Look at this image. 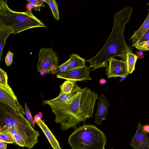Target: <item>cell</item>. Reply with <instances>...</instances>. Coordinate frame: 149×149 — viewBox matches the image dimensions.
I'll list each match as a JSON object with an SVG mask.
<instances>
[{"mask_svg": "<svg viewBox=\"0 0 149 149\" xmlns=\"http://www.w3.org/2000/svg\"><path fill=\"white\" fill-rule=\"evenodd\" d=\"M98 96L97 93L85 87L68 102L48 105L55 115V122L61 124L62 130L66 131L76 128L79 123L92 117Z\"/></svg>", "mask_w": 149, "mask_h": 149, "instance_id": "obj_1", "label": "cell"}, {"mask_svg": "<svg viewBox=\"0 0 149 149\" xmlns=\"http://www.w3.org/2000/svg\"><path fill=\"white\" fill-rule=\"evenodd\" d=\"M133 10L130 7H125L116 13L113 17L114 23L112 31L105 44L95 56L86 61L90 63L91 70L107 67L111 58L116 56L125 61L130 47L125 39L124 31L126 24L130 20Z\"/></svg>", "mask_w": 149, "mask_h": 149, "instance_id": "obj_2", "label": "cell"}, {"mask_svg": "<svg viewBox=\"0 0 149 149\" xmlns=\"http://www.w3.org/2000/svg\"><path fill=\"white\" fill-rule=\"evenodd\" d=\"M15 127L24 138L26 147L32 148L38 142L39 132L34 129L24 116L16 113L4 103L0 101V132Z\"/></svg>", "mask_w": 149, "mask_h": 149, "instance_id": "obj_3", "label": "cell"}, {"mask_svg": "<svg viewBox=\"0 0 149 149\" xmlns=\"http://www.w3.org/2000/svg\"><path fill=\"white\" fill-rule=\"evenodd\" d=\"M107 139L95 125H84L76 128L69 136L72 149H105Z\"/></svg>", "mask_w": 149, "mask_h": 149, "instance_id": "obj_4", "label": "cell"}, {"mask_svg": "<svg viewBox=\"0 0 149 149\" xmlns=\"http://www.w3.org/2000/svg\"><path fill=\"white\" fill-rule=\"evenodd\" d=\"M7 0L0 1V21L6 24H12L15 35L27 29L46 26L37 18L30 10L24 12H17L8 6Z\"/></svg>", "mask_w": 149, "mask_h": 149, "instance_id": "obj_5", "label": "cell"}, {"mask_svg": "<svg viewBox=\"0 0 149 149\" xmlns=\"http://www.w3.org/2000/svg\"><path fill=\"white\" fill-rule=\"evenodd\" d=\"M59 66L57 54L52 48L43 47L40 49L37 68L41 75L55 74Z\"/></svg>", "mask_w": 149, "mask_h": 149, "instance_id": "obj_6", "label": "cell"}, {"mask_svg": "<svg viewBox=\"0 0 149 149\" xmlns=\"http://www.w3.org/2000/svg\"><path fill=\"white\" fill-rule=\"evenodd\" d=\"M0 101L5 104L17 113L23 116L25 114V110L8 84L4 86H0Z\"/></svg>", "mask_w": 149, "mask_h": 149, "instance_id": "obj_7", "label": "cell"}, {"mask_svg": "<svg viewBox=\"0 0 149 149\" xmlns=\"http://www.w3.org/2000/svg\"><path fill=\"white\" fill-rule=\"evenodd\" d=\"M108 62L106 69V74L108 78L120 77L122 75L127 76L129 74L125 61L113 58L110 59Z\"/></svg>", "mask_w": 149, "mask_h": 149, "instance_id": "obj_8", "label": "cell"}, {"mask_svg": "<svg viewBox=\"0 0 149 149\" xmlns=\"http://www.w3.org/2000/svg\"><path fill=\"white\" fill-rule=\"evenodd\" d=\"M89 68L85 65L83 67L67 71L56 75L59 78L76 81L92 80V79L89 76Z\"/></svg>", "mask_w": 149, "mask_h": 149, "instance_id": "obj_9", "label": "cell"}, {"mask_svg": "<svg viewBox=\"0 0 149 149\" xmlns=\"http://www.w3.org/2000/svg\"><path fill=\"white\" fill-rule=\"evenodd\" d=\"M130 145L133 149H149V138L140 122Z\"/></svg>", "mask_w": 149, "mask_h": 149, "instance_id": "obj_10", "label": "cell"}, {"mask_svg": "<svg viewBox=\"0 0 149 149\" xmlns=\"http://www.w3.org/2000/svg\"><path fill=\"white\" fill-rule=\"evenodd\" d=\"M97 106L94 115V122L98 125H100L102 121L106 119L108 114L109 108L110 105L107 100V96L102 93L98 97Z\"/></svg>", "mask_w": 149, "mask_h": 149, "instance_id": "obj_11", "label": "cell"}, {"mask_svg": "<svg viewBox=\"0 0 149 149\" xmlns=\"http://www.w3.org/2000/svg\"><path fill=\"white\" fill-rule=\"evenodd\" d=\"M81 89L76 84L71 93L65 94L60 91L59 95L57 97L52 100H43L42 104L44 105L68 102L74 97L79 92Z\"/></svg>", "mask_w": 149, "mask_h": 149, "instance_id": "obj_12", "label": "cell"}, {"mask_svg": "<svg viewBox=\"0 0 149 149\" xmlns=\"http://www.w3.org/2000/svg\"><path fill=\"white\" fill-rule=\"evenodd\" d=\"M148 13L147 17L140 27L134 31L129 39L132 42V46L134 47L140 40L144 35L149 29V2Z\"/></svg>", "mask_w": 149, "mask_h": 149, "instance_id": "obj_13", "label": "cell"}, {"mask_svg": "<svg viewBox=\"0 0 149 149\" xmlns=\"http://www.w3.org/2000/svg\"><path fill=\"white\" fill-rule=\"evenodd\" d=\"M36 124L43 131L54 149H62L58 142L43 120L40 119Z\"/></svg>", "mask_w": 149, "mask_h": 149, "instance_id": "obj_14", "label": "cell"}, {"mask_svg": "<svg viewBox=\"0 0 149 149\" xmlns=\"http://www.w3.org/2000/svg\"><path fill=\"white\" fill-rule=\"evenodd\" d=\"M15 30L13 25L4 23L0 21V60L7 38L11 33L13 34Z\"/></svg>", "mask_w": 149, "mask_h": 149, "instance_id": "obj_15", "label": "cell"}, {"mask_svg": "<svg viewBox=\"0 0 149 149\" xmlns=\"http://www.w3.org/2000/svg\"><path fill=\"white\" fill-rule=\"evenodd\" d=\"M69 59L70 62L67 71L81 68L85 66V60L77 54H72Z\"/></svg>", "mask_w": 149, "mask_h": 149, "instance_id": "obj_16", "label": "cell"}, {"mask_svg": "<svg viewBox=\"0 0 149 149\" xmlns=\"http://www.w3.org/2000/svg\"><path fill=\"white\" fill-rule=\"evenodd\" d=\"M137 59V55L133 53L130 49L128 50L125 61L129 74L132 73L135 69V65Z\"/></svg>", "mask_w": 149, "mask_h": 149, "instance_id": "obj_17", "label": "cell"}, {"mask_svg": "<svg viewBox=\"0 0 149 149\" xmlns=\"http://www.w3.org/2000/svg\"><path fill=\"white\" fill-rule=\"evenodd\" d=\"M44 2L47 3L51 8L54 18L59 20L60 19L58 6L55 0H43Z\"/></svg>", "mask_w": 149, "mask_h": 149, "instance_id": "obj_18", "label": "cell"}, {"mask_svg": "<svg viewBox=\"0 0 149 149\" xmlns=\"http://www.w3.org/2000/svg\"><path fill=\"white\" fill-rule=\"evenodd\" d=\"M76 81L66 80L60 86V91L65 94L71 93L76 84Z\"/></svg>", "mask_w": 149, "mask_h": 149, "instance_id": "obj_19", "label": "cell"}, {"mask_svg": "<svg viewBox=\"0 0 149 149\" xmlns=\"http://www.w3.org/2000/svg\"><path fill=\"white\" fill-rule=\"evenodd\" d=\"M0 141L6 143H15L14 138L11 135L9 129L0 132Z\"/></svg>", "mask_w": 149, "mask_h": 149, "instance_id": "obj_20", "label": "cell"}, {"mask_svg": "<svg viewBox=\"0 0 149 149\" xmlns=\"http://www.w3.org/2000/svg\"><path fill=\"white\" fill-rule=\"evenodd\" d=\"M26 1L33 5L35 11L40 12L41 7H45L43 0H27Z\"/></svg>", "mask_w": 149, "mask_h": 149, "instance_id": "obj_21", "label": "cell"}, {"mask_svg": "<svg viewBox=\"0 0 149 149\" xmlns=\"http://www.w3.org/2000/svg\"><path fill=\"white\" fill-rule=\"evenodd\" d=\"M14 139L16 145L22 147H26L25 140L20 133L18 132L15 135Z\"/></svg>", "mask_w": 149, "mask_h": 149, "instance_id": "obj_22", "label": "cell"}, {"mask_svg": "<svg viewBox=\"0 0 149 149\" xmlns=\"http://www.w3.org/2000/svg\"><path fill=\"white\" fill-rule=\"evenodd\" d=\"M8 76L6 72L0 68V86H6L8 83Z\"/></svg>", "mask_w": 149, "mask_h": 149, "instance_id": "obj_23", "label": "cell"}, {"mask_svg": "<svg viewBox=\"0 0 149 149\" xmlns=\"http://www.w3.org/2000/svg\"><path fill=\"white\" fill-rule=\"evenodd\" d=\"M70 61L69 59L66 61L59 66L55 74H57L64 72L67 71L70 64Z\"/></svg>", "mask_w": 149, "mask_h": 149, "instance_id": "obj_24", "label": "cell"}, {"mask_svg": "<svg viewBox=\"0 0 149 149\" xmlns=\"http://www.w3.org/2000/svg\"><path fill=\"white\" fill-rule=\"evenodd\" d=\"M134 46L137 49L140 51H149V40L138 43Z\"/></svg>", "mask_w": 149, "mask_h": 149, "instance_id": "obj_25", "label": "cell"}, {"mask_svg": "<svg viewBox=\"0 0 149 149\" xmlns=\"http://www.w3.org/2000/svg\"><path fill=\"white\" fill-rule=\"evenodd\" d=\"M25 111L26 117L29 122L30 123L32 126L35 127V123L31 113L29 110L26 102L25 104Z\"/></svg>", "mask_w": 149, "mask_h": 149, "instance_id": "obj_26", "label": "cell"}, {"mask_svg": "<svg viewBox=\"0 0 149 149\" xmlns=\"http://www.w3.org/2000/svg\"><path fill=\"white\" fill-rule=\"evenodd\" d=\"M13 53L9 50L5 58V63L7 67L10 66L13 62Z\"/></svg>", "mask_w": 149, "mask_h": 149, "instance_id": "obj_27", "label": "cell"}, {"mask_svg": "<svg viewBox=\"0 0 149 149\" xmlns=\"http://www.w3.org/2000/svg\"><path fill=\"white\" fill-rule=\"evenodd\" d=\"M148 40H149V29L147 31L142 38L137 44Z\"/></svg>", "mask_w": 149, "mask_h": 149, "instance_id": "obj_28", "label": "cell"}, {"mask_svg": "<svg viewBox=\"0 0 149 149\" xmlns=\"http://www.w3.org/2000/svg\"><path fill=\"white\" fill-rule=\"evenodd\" d=\"M42 117V115L41 112L35 115L34 117V122L35 124H36L37 121L40 119H41Z\"/></svg>", "mask_w": 149, "mask_h": 149, "instance_id": "obj_29", "label": "cell"}, {"mask_svg": "<svg viewBox=\"0 0 149 149\" xmlns=\"http://www.w3.org/2000/svg\"><path fill=\"white\" fill-rule=\"evenodd\" d=\"M7 129H9L11 135L14 138L15 135L18 132L17 130L16 127H10L8 128Z\"/></svg>", "mask_w": 149, "mask_h": 149, "instance_id": "obj_30", "label": "cell"}, {"mask_svg": "<svg viewBox=\"0 0 149 149\" xmlns=\"http://www.w3.org/2000/svg\"><path fill=\"white\" fill-rule=\"evenodd\" d=\"M137 58H142L144 57V54L142 51H137L136 52Z\"/></svg>", "mask_w": 149, "mask_h": 149, "instance_id": "obj_31", "label": "cell"}, {"mask_svg": "<svg viewBox=\"0 0 149 149\" xmlns=\"http://www.w3.org/2000/svg\"><path fill=\"white\" fill-rule=\"evenodd\" d=\"M7 145L6 143L0 141V149H6Z\"/></svg>", "mask_w": 149, "mask_h": 149, "instance_id": "obj_32", "label": "cell"}, {"mask_svg": "<svg viewBox=\"0 0 149 149\" xmlns=\"http://www.w3.org/2000/svg\"><path fill=\"white\" fill-rule=\"evenodd\" d=\"M143 128L145 132L146 133H149V125H144L143 126Z\"/></svg>", "mask_w": 149, "mask_h": 149, "instance_id": "obj_33", "label": "cell"}, {"mask_svg": "<svg viewBox=\"0 0 149 149\" xmlns=\"http://www.w3.org/2000/svg\"><path fill=\"white\" fill-rule=\"evenodd\" d=\"M106 81H107L105 79L102 78L100 80L99 82L101 84L103 85L106 83Z\"/></svg>", "mask_w": 149, "mask_h": 149, "instance_id": "obj_34", "label": "cell"}, {"mask_svg": "<svg viewBox=\"0 0 149 149\" xmlns=\"http://www.w3.org/2000/svg\"><path fill=\"white\" fill-rule=\"evenodd\" d=\"M126 76L125 75H122L120 77V82L122 81L124 79H125L126 77Z\"/></svg>", "mask_w": 149, "mask_h": 149, "instance_id": "obj_35", "label": "cell"}, {"mask_svg": "<svg viewBox=\"0 0 149 149\" xmlns=\"http://www.w3.org/2000/svg\"><path fill=\"white\" fill-rule=\"evenodd\" d=\"M110 149H114L113 148H111Z\"/></svg>", "mask_w": 149, "mask_h": 149, "instance_id": "obj_36", "label": "cell"}]
</instances>
